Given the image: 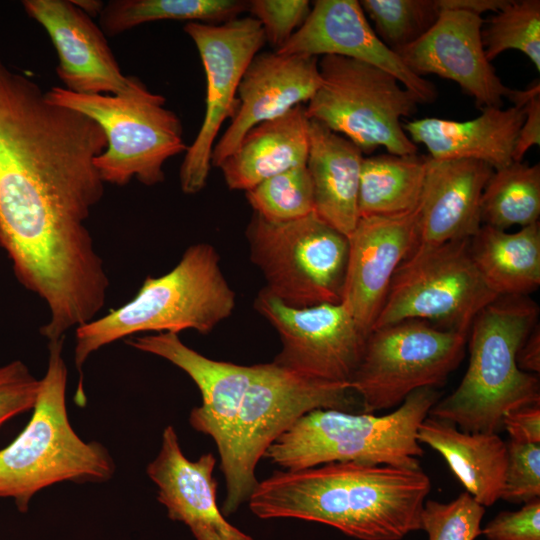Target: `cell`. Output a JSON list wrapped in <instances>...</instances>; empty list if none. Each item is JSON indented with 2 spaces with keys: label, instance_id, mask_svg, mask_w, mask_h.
Segmentation results:
<instances>
[{
  "label": "cell",
  "instance_id": "1",
  "mask_svg": "<svg viewBox=\"0 0 540 540\" xmlns=\"http://www.w3.org/2000/svg\"><path fill=\"white\" fill-rule=\"evenodd\" d=\"M126 343L168 360L200 390L202 403L191 410L189 423L216 444L226 482L224 516L248 501L259 482L258 462L298 418L315 409L351 412L357 403L348 384L313 380L275 362L247 366L213 360L186 346L176 333L138 336Z\"/></svg>",
  "mask_w": 540,
  "mask_h": 540
},
{
  "label": "cell",
  "instance_id": "2",
  "mask_svg": "<svg viewBox=\"0 0 540 540\" xmlns=\"http://www.w3.org/2000/svg\"><path fill=\"white\" fill-rule=\"evenodd\" d=\"M430 490L420 467L330 462L275 472L258 482L248 503L261 519L319 522L358 540H401L421 529Z\"/></svg>",
  "mask_w": 540,
  "mask_h": 540
},
{
  "label": "cell",
  "instance_id": "3",
  "mask_svg": "<svg viewBox=\"0 0 540 540\" xmlns=\"http://www.w3.org/2000/svg\"><path fill=\"white\" fill-rule=\"evenodd\" d=\"M219 260L212 245L193 244L171 271L147 276L129 302L75 329L74 363L80 376L75 401L80 406L86 403L82 367L100 348L136 333L193 329L208 334L232 314L235 292Z\"/></svg>",
  "mask_w": 540,
  "mask_h": 540
},
{
  "label": "cell",
  "instance_id": "4",
  "mask_svg": "<svg viewBox=\"0 0 540 540\" xmlns=\"http://www.w3.org/2000/svg\"><path fill=\"white\" fill-rule=\"evenodd\" d=\"M537 304L524 295L498 296L471 323L469 363L458 387L437 401L428 416L466 432L498 433L503 415L540 404V383L521 371L516 354L538 324Z\"/></svg>",
  "mask_w": 540,
  "mask_h": 540
},
{
  "label": "cell",
  "instance_id": "5",
  "mask_svg": "<svg viewBox=\"0 0 540 540\" xmlns=\"http://www.w3.org/2000/svg\"><path fill=\"white\" fill-rule=\"evenodd\" d=\"M64 338L48 342L47 371L30 421L12 443L0 450V498L29 509L33 496L59 482L110 480L115 463L99 442H85L72 428L66 408L67 368Z\"/></svg>",
  "mask_w": 540,
  "mask_h": 540
},
{
  "label": "cell",
  "instance_id": "6",
  "mask_svg": "<svg viewBox=\"0 0 540 540\" xmlns=\"http://www.w3.org/2000/svg\"><path fill=\"white\" fill-rule=\"evenodd\" d=\"M435 388L411 393L389 414L315 409L298 418L269 446L264 457L286 471L330 462H360L419 468L424 450L420 423L439 400Z\"/></svg>",
  "mask_w": 540,
  "mask_h": 540
},
{
  "label": "cell",
  "instance_id": "7",
  "mask_svg": "<svg viewBox=\"0 0 540 540\" xmlns=\"http://www.w3.org/2000/svg\"><path fill=\"white\" fill-rule=\"evenodd\" d=\"M45 96L101 126L107 146L94 164L104 183L123 186L136 178L146 186L156 185L165 179V162L187 150L179 117L165 106V97L140 79L119 95L77 94L55 86Z\"/></svg>",
  "mask_w": 540,
  "mask_h": 540
},
{
  "label": "cell",
  "instance_id": "8",
  "mask_svg": "<svg viewBox=\"0 0 540 540\" xmlns=\"http://www.w3.org/2000/svg\"><path fill=\"white\" fill-rule=\"evenodd\" d=\"M321 83L308 102L307 117L354 143L362 153L382 146L388 153L415 154L401 119L420 103L393 75L336 55L318 61Z\"/></svg>",
  "mask_w": 540,
  "mask_h": 540
},
{
  "label": "cell",
  "instance_id": "9",
  "mask_svg": "<svg viewBox=\"0 0 540 540\" xmlns=\"http://www.w3.org/2000/svg\"><path fill=\"white\" fill-rule=\"evenodd\" d=\"M252 262L271 295L293 308L341 302L348 237L314 212L287 222L253 216L246 228Z\"/></svg>",
  "mask_w": 540,
  "mask_h": 540
},
{
  "label": "cell",
  "instance_id": "10",
  "mask_svg": "<svg viewBox=\"0 0 540 540\" xmlns=\"http://www.w3.org/2000/svg\"><path fill=\"white\" fill-rule=\"evenodd\" d=\"M467 339L422 320L371 330L349 382L362 413L394 408L416 390L443 385L465 356Z\"/></svg>",
  "mask_w": 540,
  "mask_h": 540
},
{
  "label": "cell",
  "instance_id": "11",
  "mask_svg": "<svg viewBox=\"0 0 540 540\" xmlns=\"http://www.w3.org/2000/svg\"><path fill=\"white\" fill-rule=\"evenodd\" d=\"M497 297L473 261L470 239L415 247L393 275L373 329L422 320L468 334L476 315Z\"/></svg>",
  "mask_w": 540,
  "mask_h": 540
},
{
  "label": "cell",
  "instance_id": "12",
  "mask_svg": "<svg viewBox=\"0 0 540 540\" xmlns=\"http://www.w3.org/2000/svg\"><path fill=\"white\" fill-rule=\"evenodd\" d=\"M184 31L198 50L206 76L204 119L179 171L181 190L196 194L206 184L220 128L237 109L242 76L266 39L253 17H237L221 24L188 22Z\"/></svg>",
  "mask_w": 540,
  "mask_h": 540
},
{
  "label": "cell",
  "instance_id": "13",
  "mask_svg": "<svg viewBox=\"0 0 540 540\" xmlns=\"http://www.w3.org/2000/svg\"><path fill=\"white\" fill-rule=\"evenodd\" d=\"M254 307L280 336L273 362L313 380L349 385L367 336L341 303L293 308L262 289Z\"/></svg>",
  "mask_w": 540,
  "mask_h": 540
},
{
  "label": "cell",
  "instance_id": "14",
  "mask_svg": "<svg viewBox=\"0 0 540 540\" xmlns=\"http://www.w3.org/2000/svg\"><path fill=\"white\" fill-rule=\"evenodd\" d=\"M417 211L360 217L348 236L349 252L341 304L367 336L391 280L418 244Z\"/></svg>",
  "mask_w": 540,
  "mask_h": 540
},
{
  "label": "cell",
  "instance_id": "15",
  "mask_svg": "<svg viewBox=\"0 0 540 540\" xmlns=\"http://www.w3.org/2000/svg\"><path fill=\"white\" fill-rule=\"evenodd\" d=\"M484 20L465 11H443L420 39L394 51L415 75L434 74L456 82L482 110L502 107L506 87L487 59L481 38Z\"/></svg>",
  "mask_w": 540,
  "mask_h": 540
},
{
  "label": "cell",
  "instance_id": "16",
  "mask_svg": "<svg viewBox=\"0 0 540 540\" xmlns=\"http://www.w3.org/2000/svg\"><path fill=\"white\" fill-rule=\"evenodd\" d=\"M22 5L56 49L63 88L77 94L119 95L135 85L139 78L122 73L101 27L71 0H24Z\"/></svg>",
  "mask_w": 540,
  "mask_h": 540
},
{
  "label": "cell",
  "instance_id": "17",
  "mask_svg": "<svg viewBox=\"0 0 540 540\" xmlns=\"http://www.w3.org/2000/svg\"><path fill=\"white\" fill-rule=\"evenodd\" d=\"M276 52L351 58L390 73L420 103H432L437 98L434 84L411 72L380 40L357 0L314 1L306 21Z\"/></svg>",
  "mask_w": 540,
  "mask_h": 540
},
{
  "label": "cell",
  "instance_id": "18",
  "mask_svg": "<svg viewBox=\"0 0 540 540\" xmlns=\"http://www.w3.org/2000/svg\"><path fill=\"white\" fill-rule=\"evenodd\" d=\"M320 83L317 57L276 51L257 53L242 76L237 109L213 147L211 165L219 167L252 127L309 102Z\"/></svg>",
  "mask_w": 540,
  "mask_h": 540
},
{
  "label": "cell",
  "instance_id": "19",
  "mask_svg": "<svg viewBox=\"0 0 540 540\" xmlns=\"http://www.w3.org/2000/svg\"><path fill=\"white\" fill-rule=\"evenodd\" d=\"M212 453L186 458L173 426L162 433L158 455L146 469L158 488L157 500L168 517L185 524L196 540H255L228 522L217 503V481Z\"/></svg>",
  "mask_w": 540,
  "mask_h": 540
},
{
  "label": "cell",
  "instance_id": "20",
  "mask_svg": "<svg viewBox=\"0 0 540 540\" xmlns=\"http://www.w3.org/2000/svg\"><path fill=\"white\" fill-rule=\"evenodd\" d=\"M493 171L480 161L426 157L416 208L419 233L416 247L471 239L482 226L481 198Z\"/></svg>",
  "mask_w": 540,
  "mask_h": 540
},
{
  "label": "cell",
  "instance_id": "21",
  "mask_svg": "<svg viewBox=\"0 0 540 540\" xmlns=\"http://www.w3.org/2000/svg\"><path fill=\"white\" fill-rule=\"evenodd\" d=\"M529 87L515 90L509 108L487 107L468 121L437 117L415 119L403 125L409 138L426 146L430 157L439 160H475L493 170L513 162L519 130L525 119L524 104Z\"/></svg>",
  "mask_w": 540,
  "mask_h": 540
},
{
  "label": "cell",
  "instance_id": "22",
  "mask_svg": "<svg viewBox=\"0 0 540 540\" xmlns=\"http://www.w3.org/2000/svg\"><path fill=\"white\" fill-rule=\"evenodd\" d=\"M363 158L362 151L350 140L309 119L306 166L313 187L314 213L347 237L360 218Z\"/></svg>",
  "mask_w": 540,
  "mask_h": 540
},
{
  "label": "cell",
  "instance_id": "23",
  "mask_svg": "<svg viewBox=\"0 0 540 540\" xmlns=\"http://www.w3.org/2000/svg\"><path fill=\"white\" fill-rule=\"evenodd\" d=\"M417 440L436 450L476 502L484 507L501 499L507 472L508 450L497 433L466 432L454 424L427 416Z\"/></svg>",
  "mask_w": 540,
  "mask_h": 540
},
{
  "label": "cell",
  "instance_id": "24",
  "mask_svg": "<svg viewBox=\"0 0 540 540\" xmlns=\"http://www.w3.org/2000/svg\"><path fill=\"white\" fill-rule=\"evenodd\" d=\"M309 118L303 105L252 127L218 168L231 190L247 191L262 181L304 165Z\"/></svg>",
  "mask_w": 540,
  "mask_h": 540
},
{
  "label": "cell",
  "instance_id": "25",
  "mask_svg": "<svg viewBox=\"0 0 540 540\" xmlns=\"http://www.w3.org/2000/svg\"><path fill=\"white\" fill-rule=\"evenodd\" d=\"M470 252L498 296H528L540 285L539 222L513 233L482 225L470 239Z\"/></svg>",
  "mask_w": 540,
  "mask_h": 540
},
{
  "label": "cell",
  "instance_id": "26",
  "mask_svg": "<svg viewBox=\"0 0 540 540\" xmlns=\"http://www.w3.org/2000/svg\"><path fill=\"white\" fill-rule=\"evenodd\" d=\"M426 157L380 154L362 161L360 217L393 216L416 210L423 187Z\"/></svg>",
  "mask_w": 540,
  "mask_h": 540
},
{
  "label": "cell",
  "instance_id": "27",
  "mask_svg": "<svg viewBox=\"0 0 540 540\" xmlns=\"http://www.w3.org/2000/svg\"><path fill=\"white\" fill-rule=\"evenodd\" d=\"M244 10H248V2L241 0H111L99 18L105 35L114 37L161 20L225 23Z\"/></svg>",
  "mask_w": 540,
  "mask_h": 540
},
{
  "label": "cell",
  "instance_id": "28",
  "mask_svg": "<svg viewBox=\"0 0 540 540\" xmlns=\"http://www.w3.org/2000/svg\"><path fill=\"white\" fill-rule=\"evenodd\" d=\"M481 222L500 230L539 222L540 165L512 162L494 170L481 198Z\"/></svg>",
  "mask_w": 540,
  "mask_h": 540
},
{
  "label": "cell",
  "instance_id": "29",
  "mask_svg": "<svg viewBox=\"0 0 540 540\" xmlns=\"http://www.w3.org/2000/svg\"><path fill=\"white\" fill-rule=\"evenodd\" d=\"M481 38L491 62L506 50L524 53L540 71V1L509 0L483 23Z\"/></svg>",
  "mask_w": 540,
  "mask_h": 540
},
{
  "label": "cell",
  "instance_id": "30",
  "mask_svg": "<svg viewBox=\"0 0 540 540\" xmlns=\"http://www.w3.org/2000/svg\"><path fill=\"white\" fill-rule=\"evenodd\" d=\"M380 40L396 51L420 39L438 20L436 0H361Z\"/></svg>",
  "mask_w": 540,
  "mask_h": 540
},
{
  "label": "cell",
  "instance_id": "31",
  "mask_svg": "<svg viewBox=\"0 0 540 540\" xmlns=\"http://www.w3.org/2000/svg\"><path fill=\"white\" fill-rule=\"evenodd\" d=\"M254 213L270 222H287L314 212L311 178L306 164L276 174L245 191Z\"/></svg>",
  "mask_w": 540,
  "mask_h": 540
},
{
  "label": "cell",
  "instance_id": "32",
  "mask_svg": "<svg viewBox=\"0 0 540 540\" xmlns=\"http://www.w3.org/2000/svg\"><path fill=\"white\" fill-rule=\"evenodd\" d=\"M485 507L468 493L450 502L427 500L421 512V529L428 540H475L481 535Z\"/></svg>",
  "mask_w": 540,
  "mask_h": 540
},
{
  "label": "cell",
  "instance_id": "33",
  "mask_svg": "<svg viewBox=\"0 0 540 540\" xmlns=\"http://www.w3.org/2000/svg\"><path fill=\"white\" fill-rule=\"evenodd\" d=\"M508 464L501 499L528 503L540 498V444H507Z\"/></svg>",
  "mask_w": 540,
  "mask_h": 540
},
{
  "label": "cell",
  "instance_id": "34",
  "mask_svg": "<svg viewBox=\"0 0 540 540\" xmlns=\"http://www.w3.org/2000/svg\"><path fill=\"white\" fill-rule=\"evenodd\" d=\"M308 0H253L248 10L264 31L265 39L280 49L303 25L311 12Z\"/></svg>",
  "mask_w": 540,
  "mask_h": 540
},
{
  "label": "cell",
  "instance_id": "35",
  "mask_svg": "<svg viewBox=\"0 0 540 540\" xmlns=\"http://www.w3.org/2000/svg\"><path fill=\"white\" fill-rule=\"evenodd\" d=\"M40 385L41 379L21 360L0 366V428L10 419L33 409Z\"/></svg>",
  "mask_w": 540,
  "mask_h": 540
},
{
  "label": "cell",
  "instance_id": "36",
  "mask_svg": "<svg viewBox=\"0 0 540 540\" xmlns=\"http://www.w3.org/2000/svg\"><path fill=\"white\" fill-rule=\"evenodd\" d=\"M487 540H540V499L502 511L481 529Z\"/></svg>",
  "mask_w": 540,
  "mask_h": 540
},
{
  "label": "cell",
  "instance_id": "37",
  "mask_svg": "<svg viewBox=\"0 0 540 540\" xmlns=\"http://www.w3.org/2000/svg\"><path fill=\"white\" fill-rule=\"evenodd\" d=\"M525 119L519 130L513 152V162H522L526 152L540 145V85H529V96L524 104Z\"/></svg>",
  "mask_w": 540,
  "mask_h": 540
},
{
  "label": "cell",
  "instance_id": "38",
  "mask_svg": "<svg viewBox=\"0 0 540 540\" xmlns=\"http://www.w3.org/2000/svg\"><path fill=\"white\" fill-rule=\"evenodd\" d=\"M510 440L540 444V404L526 405L507 411L502 418Z\"/></svg>",
  "mask_w": 540,
  "mask_h": 540
},
{
  "label": "cell",
  "instance_id": "39",
  "mask_svg": "<svg viewBox=\"0 0 540 540\" xmlns=\"http://www.w3.org/2000/svg\"><path fill=\"white\" fill-rule=\"evenodd\" d=\"M518 368L526 373L540 372V326L537 324L522 342L516 354Z\"/></svg>",
  "mask_w": 540,
  "mask_h": 540
},
{
  "label": "cell",
  "instance_id": "40",
  "mask_svg": "<svg viewBox=\"0 0 540 540\" xmlns=\"http://www.w3.org/2000/svg\"><path fill=\"white\" fill-rule=\"evenodd\" d=\"M440 12L465 11L478 16L485 12H498L509 0H436Z\"/></svg>",
  "mask_w": 540,
  "mask_h": 540
},
{
  "label": "cell",
  "instance_id": "41",
  "mask_svg": "<svg viewBox=\"0 0 540 540\" xmlns=\"http://www.w3.org/2000/svg\"><path fill=\"white\" fill-rule=\"evenodd\" d=\"M72 3L83 11L88 16L95 17L99 16L104 8L103 1L100 0H71Z\"/></svg>",
  "mask_w": 540,
  "mask_h": 540
}]
</instances>
